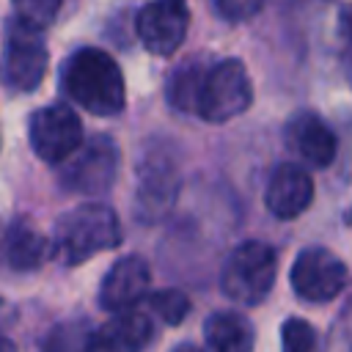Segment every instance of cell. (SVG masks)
<instances>
[{
	"label": "cell",
	"instance_id": "6da1fadb",
	"mask_svg": "<svg viewBox=\"0 0 352 352\" xmlns=\"http://www.w3.org/2000/svg\"><path fill=\"white\" fill-rule=\"evenodd\" d=\"M60 85L80 107L94 116H116L126 102L118 63L96 47L77 50L60 69Z\"/></svg>",
	"mask_w": 352,
	"mask_h": 352
},
{
	"label": "cell",
	"instance_id": "7a4b0ae2",
	"mask_svg": "<svg viewBox=\"0 0 352 352\" xmlns=\"http://www.w3.org/2000/svg\"><path fill=\"white\" fill-rule=\"evenodd\" d=\"M55 253L63 264L77 267L96 256L99 250H110L121 242L118 214L104 204H82L66 212L55 223Z\"/></svg>",
	"mask_w": 352,
	"mask_h": 352
},
{
	"label": "cell",
	"instance_id": "3957f363",
	"mask_svg": "<svg viewBox=\"0 0 352 352\" xmlns=\"http://www.w3.org/2000/svg\"><path fill=\"white\" fill-rule=\"evenodd\" d=\"M278 256L267 242L250 239L231 250L220 270V289L239 305H258L275 286Z\"/></svg>",
	"mask_w": 352,
	"mask_h": 352
},
{
	"label": "cell",
	"instance_id": "277c9868",
	"mask_svg": "<svg viewBox=\"0 0 352 352\" xmlns=\"http://www.w3.org/2000/svg\"><path fill=\"white\" fill-rule=\"evenodd\" d=\"M250 102H253V85L245 63L236 58H226L209 66L195 113L209 124H226L239 113H245Z\"/></svg>",
	"mask_w": 352,
	"mask_h": 352
},
{
	"label": "cell",
	"instance_id": "5b68a950",
	"mask_svg": "<svg viewBox=\"0 0 352 352\" xmlns=\"http://www.w3.org/2000/svg\"><path fill=\"white\" fill-rule=\"evenodd\" d=\"M28 138L38 160L60 165L77 154L82 146V124L77 113L66 104H47L36 110L28 121Z\"/></svg>",
	"mask_w": 352,
	"mask_h": 352
},
{
	"label": "cell",
	"instance_id": "8992f818",
	"mask_svg": "<svg viewBox=\"0 0 352 352\" xmlns=\"http://www.w3.org/2000/svg\"><path fill=\"white\" fill-rule=\"evenodd\" d=\"M47 72V44L41 30L8 19L6 25V55H3V74L14 91H33Z\"/></svg>",
	"mask_w": 352,
	"mask_h": 352
},
{
	"label": "cell",
	"instance_id": "52a82bcc",
	"mask_svg": "<svg viewBox=\"0 0 352 352\" xmlns=\"http://www.w3.org/2000/svg\"><path fill=\"white\" fill-rule=\"evenodd\" d=\"M292 289L308 302H327L346 286V264L327 248H302L292 264Z\"/></svg>",
	"mask_w": 352,
	"mask_h": 352
},
{
	"label": "cell",
	"instance_id": "ba28073f",
	"mask_svg": "<svg viewBox=\"0 0 352 352\" xmlns=\"http://www.w3.org/2000/svg\"><path fill=\"white\" fill-rule=\"evenodd\" d=\"M116 176H118V146L104 135H94L88 143L77 148L74 157L66 160L60 179L74 192L99 195L116 182Z\"/></svg>",
	"mask_w": 352,
	"mask_h": 352
},
{
	"label": "cell",
	"instance_id": "9c48e42d",
	"mask_svg": "<svg viewBox=\"0 0 352 352\" xmlns=\"http://www.w3.org/2000/svg\"><path fill=\"white\" fill-rule=\"evenodd\" d=\"M190 8L184 0H151L138 14V38L140 44L160 58L173 55L187 36Z\"/></svg>",
	"mask_w": 352,
	"mask_h": 352
},
{
	"label": "cell",
	"instance_id": "30bf717a",
	"mask_svg": "<svg viewBox=\"0 0 352 352\" xmlns=\"http://www.w3.org/2000/svg\"><path fill=\"white\" fill-rule=\"evenodd\" d=\"M148 264L140 256H121L110 264L107 275L102 278L99 286V305L104 311L113 314H124L132 311L140 300H146L148 294Z\"/></svg>",
	"mask_w": 352,
	"mask_h": 352
},
{
	"label": "cell",
	"instance_id": "8fae6325",
	"mask_svg": "<svg viewBox=\"0 0 352 352\" xmlns=\"http://www.w3.org/2000/svg\"><path fill=\"white\" fill-rule=\"evenodd\" d=\"M176 190H179V173L170 160L151 154L148 160L140 162L135 204L143 220H157L160 214H165L176 198Z\"/></svg>",
	"mask_w": 352,
	"mask_h": 352
},
{
	"label": "cell",
	"instance_id": "7c38bea8",
	"mask_svg": "<svg viewBox=\"0 0 352 352\" xmlns=\"http://www.w3.org/2000/svg\"><path fill=\"white\" fill-rule=\"evenodd\" d=\"M311 201H314V182L308 170H302L300 165H278L272 170L264 190V204L275 217L292 220L302 214L311 206Z\"/></svg>",
	"mask_w": 352,
	"mask_h": 352
},
{
	"label": "cell",
	"instance_id": "4fadbf2b",
	"mask_svg": "<svg viewBox=\"0 0 352 352\" xmlns=\"http://www.w3.org/2000/svg\"><path fill=\"white\" fill-rule=\"evenodd\" d=\"M151 319L140 311H124L94 330L88 352H143L151 341Z\"/></svg>",
	"mask_w": 352,
	"mask_h": 352
},
{
	"label": "cell",
	"instance_id": "5bb4252c",
	"mask_svg": "<svg viewBox=\"0 0 352 352\" xmlns=\"http://www.w3.org/2000/svg\"><path fill=\"white\" fill-rule=\"evenodd\" d=\"M3 250H6V261H8L11 270L33 272V270H38L55 253V242L47 239L30 220L16 217L6 228Z\"/></svg>",
	"mask_w": 352,
	"mask_h": 352
},
{
	"label": "cell",
	"instance_id": "9a60e30c",
	"mask_svg": "<svg viewBox=\"0 0 352 352\" xmlns=\"http://www.w3.org/2000/svg\"><path fill=\"white\" fill-rule=\"evenodd\" d=\"M289 143L314 168H327L336 160V151H338L333 129L316 113H297L292 118V124H289Z\"/></svg>",
	"mask_w": 352,
	"mask_h": 352
},
{
	"label": "cell",
	"instance_id": "2e32d148",
	"mask_svg": "<svg viewBox=\"0 0 352 352\" xmlns=\"http://www.w3.org/2000/svg\"><path fill=\"white\" fill-rule=\"evenodd\" d=\"M204 338L209 352H253L256 333L250 319L239 311H217L204 324Z\"/></svg>",
	"mask_w": 352,
	"mask_h": 352
},
{
	"label": "cell",
	"instance_id": "e0dca14e",
	"mask_svg": "<svg viewBox=\"0 0 352 352\" xmlns=\"http://www.w3.org/2000/svg\"><path fill=\"white\" fill-rule=\"evenodd\" d=\"M206 72H209V66H204L198 60H187L170 74L168 96L179 110H190V113L198 110V96H201V85H204Z\"/></svg>",
	"mask_w": 352,
	"mask_h": 352
},
{
	"label": "cell",
	"instance_id": "ac0fdd59",
	"mask_svg": "<svg viewBox=\"0 0 352 352\" xmlns=\"http://www.w3.org/2000/svg\"><path fill=\"white\" fill-rule=\"evenodd\" d=\"M94 330L82 319L60 322L44 338V352H88Z\"/></svg>",
	"mask_w": 352,
	"mask_h": 352
},
{
	"label": "cell",
	"instance_id": "d6986e66",
	"mask_svg": "<svg viewBox=\"0 0 352 352\" xmlns=\"http://www.w3.org/2000/svg\"><path fill=\"white\" fill-rule=\"evenodd\" d=\"M146 302H148V308H151L162 322H168V324H182L184 316L190 314V300H187V294L179 292V289H160V292L148 294Z\"/></svg>",
	"mask_w": 352,
	"mask_h": 352
},
{
	"label": "cell",
	"instance_id": "ffe728a7",
	"mask_svg": "<svg viewBox=\"0 0 352 352\" xmlns=\"http://www.w3.org/2000/svg\"><path fill=\"white\" fill-rule=\"evenodd\" d=\"M11 3H14V11H16L19 22H25L36 30H44L55 22L63 0H11Z\"/></svg>",
	"mask_w": 352,
	"mask_h": 352
},
{
	"label": "cell",
	"instance_id": "44dd1931",
	"mask_svg": "<svg viewBox=\"0 0 352 352\" xmlns=\"http://www.w3.org/2000/svg\"><path fill=\"white\" fill-rule=\"evenodd\" d=\"M280 341H283V352H319L316 330L300 316H292L283 322Z\"/></svg>",
	"mask_w": 352,
	"mask_h": 352
},
{
	"label": "cell",
	"instance_id": "7402d4cb",
	"mask_svg": "<svg viewBox=\"0 0 352 352\" xmlns=\"http://www.w3.org/2000/svg\"><path fill=\"white\" fill-rule=\"evenodd\" d=\"M214 11L231 22H242V19H250L261 11L264 0H212Z\"/></svg>",
	"mask_w": 352,
	"mask_h": 352
},
{
	"label": "cell",
	"instance_id": "603a6c76",
	"mask_svg": "<svg viewBox=\"0 0 352 352\" xmlns=\"http://www.w3.org/2000/svg\"><path fill=\"white\" fill-rule=\"evenodd\" d=\"M173 352H201V349H198L195 344H182V346H176Z\"/></svg>",
	"mask_w": 352,
	"mask_h": 352
},
{
	"label": "cell",
	"instance_id": "cb8c5ba5",
	"mask_svg": "<svg viewBox=\"0 0 352 352\" xmlns=\"http://www.w3.org/2000/svg\"><path fill=\"white\" fill-rule=\"evenodd\" d=\"M3 346H6V352H14V344H11V341H8V338H6V341H3Z\"/></svg>",
	"mask_w": 352,
	"mask_h": 352
}]
</instances>
